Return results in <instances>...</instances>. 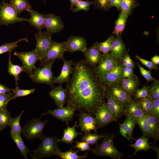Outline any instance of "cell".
<instances>
[{
  "label": "cell",
  "mask_w": 159,
  "mask_h": 159,
  "mask_svg": "<svg viewBox=\"0 0 159 159\" xmlns=\"http://www.w3.org/2000/svg\"><path fill=\"white\" fill-rule=\"evenodd\" d=\"M134 75L133 68L124 67L121 73V78L129 77Z\"/></svg>",
  "instance_id": "cell-54"
},
{
  "label": "cell",
  "mask_w": 159,
  "mask_h": 159,
  "mask_svg": "<svg viewBox=\"0 0 159 159\" xmlns=\"http://www.w3.org/2000/svg\"><path fill=\"white\" fill-rule=\"evenodd\" d=\"M67 41L58 42L52 40L47 49L44 58L40 62L41 67L50 62L54 61L57 59L63 60L64 55L67 52Z\"/></svg>",
  "instance_id": "cell-7"
},
{
  "label": "cell",
  "mask_w": 159,
  "mask_h": 159,
  "mask_svg": "<svg viewBox=\"0 0 159 159\" xmlns=\"http://www.w3.org/2000/svg\"><path fill=\"white\" fill-rule=\"evenodd\" d=\"M49 95L58 107L64 106L66 103L67 97V90L61 85H59L53 88L49 92Z\"/></svg>",
  "instance_id": "cell-21"
},
{
  "label": "cell",
  "mask_w": 159,
  "mask_h": 159,
  "mask_svg": "<svg viewBox=\"0 0 159 159\" xmlns=\"http://www.w3.org/2000/svg\"><path fill=\"white\" fill-rule=\"evenodd\" d=\"M14 94L13 92H10L5 94H0V110L6 108L10 98Z\"/></svg>",
  "instance_id": "cell-47"
},
{
  "label": "cell",
  "mask_w": 159,
  "mask_h": 159,
  "mask_svg": "<svg viewBox=\"0 0 159 159\" xmlns=\"http://www.w3.org/2000/svg\"><path fill=\"white\" fill-rule=\"evenodd\" d=\"M93 4V1H90L88 0H79L75 5V7L73 8L72 10L73 13L77 12L81 10L87 11L89 10L90 6Z\"/></svg>",
  "instance_id": "cell-43"
},
{
  "label": "cell",
  "mask_w": 159,
  "mask_h": 159,
  "mask_svg": "<svg viewBox=\"0 0 159 159\" xmlns=\"http://www.w3.org/2000/svg\"><path fill=\"white\" fill-rule=\"evenodd\" d=\"M117 59L110 53L103 55L98 65L95 67V71L99 75H102L114 68L119 62Z\"/></svg>",
  "instance_id": "cell-14"
},
{
  "label": "cell",
  "mask_w": 159,
  "mask_h": 159,
  "mask_svg": "<svg viewBox=\"0 0 159 159\" xmlns=\"http://www.w3.org/2000/svg\"><path fill=\"white\" fill-rule=\"evenodd\" d=\"M148 137L143 135L136 140L134 144L127 145L132 147L135 150L134 153L130 157L135 155L138 152L141 150L147 151L149 149L152 148L155 150L156 148L150 145L148 143Z\"/></svg>",
  "instance_id": "cell-28"
},
{
  "label": "cell",
  "mask_w": 159,
  "mask_h": 159,
  "mask_svg": "<svg viewBox=\"0 0 159 159\" xmlns=\"http://www.w3.org/2000/svg\"><path fill=\"white\" fill-rule=\"evenodd\" d=\"M124 115L134 119L145 115L137 100L132 98L124 105Z\"/></svg>",
  "instance_id": "cell-19"
},
{
  "label": "cell",
  "mask_w": 159,
  "mask_h": 159,
  "mask_svg": "<svg viewBox=\"0 0 159 159\" xmlns=\"http://www.w3.org/2000/svg\"><path fill=\"white\" fill-rule=\"evenodd\" d=\"M137 64L140 69L141 75L146 79L147 82L152 81H157L152 76L150 71L144 69L138 62L137 63Z\"/></svg>",
  "instance_id": "cell-50"
},
{
  "label": "cell",
  "mask_w": 159,
  "mask_h": 159,
  "mask_svg": "<svg viewBox=\"0 0 159 159\" xmlns=\"http://www.w3.org/2000/svg\"><path fill=\"white\" fill-rule=\"evenodd\" d=\"M70 2V9L72 10L79 0H69Z\"/></svg>",
  "instance_id": "cell-58"
},
{
  "label": "cell",
  "mask_w": 159,
  "mask_h": 159,
  "mask_svg": "<svg viewBox=\"0 0 159 159\" xmlns=\"http://www.w3.org/2000/svg\"><path fill=\"white\" fill-rule=\"evenodd\" d=\"M151 61L155 64H159V56L155 55L151 58Z\"/></svg>",
  "instance_id": "cell-57"
},
{
  "label": "cell",
  "mask_w": 159,
  "mask_h": 159,
  "mask_svg": "<svg viewBox=\"0 0 159 159\" xmlns=\"http://www.w3.org/2000/svg\"><path fill=\"white\" fill-rule=\"evenodd\" d=\"M110 95L124 106L132 98V96L125 91L119 83L106 85Z\"/></svg>",
  "instance_id": "cell-16"
},
{
  "label": "cell",
  "mask_w": 159,
  "mask_h": 159,
  "mask_svg": "<svg viewBox=\"0 0 159 159\" xmlns=\"http://www.w3.org/2000/svg\"><path fill=\"white\" fill-rule=\"evenodd\" d=\"M13 89L6 87L0 83V94H4L12 91Z\"/></svg>",
  "instance_id": "cell-56"
},
{
  "label": "cell",
  "mask_w": 159,
  "mask_h": 159,
  "mask_svg": "<svg viewBox=\"0 0 159 159\" xmlns=\"http://www.w3.org/2000/svg\"><path fill=\"white\" fill-rule=\"evenodd\" d=\"M136 58L143 64L147 67L150 70L152 69L156 70L158 69V67L156 65L153 63L152 61L145 59L138 55L136 56Z\"/></svg>",
  "instance_id": "cell-52"
},
{
  "label": "cell",
  "mask_w": 159,
  "mask_h": 159,
  "mask_svg": "<svg viewBox=\"0 0 159 159\" xmlns=\"http://www.w3.org/2000/svg\"><path fill=\"white\" fill-rule=\"evenodd\" d=\"M11 118L10 113L6 108L0 110V132L9 126Z\"/></svg>",
  "instance_id": "cell-39"
},
{
  "label": "cell",
  "mask_w": 159,
  "mask_h": 159,
  "mask_svg": "<svg viewBox=\"0 0 159 159\" xmlns=\"http://www.w3.org/2000/svg\"><path fill=\"white\" fill-rule=\"evenodd\" d=\"M137 124L135 120L130 117H127L122 123L119 124L120 132L123 137L129 140L131 143L132 139L136 140L132 137V133Z\"/></svg>",
  "instance_id": "cell-23"
},
{
  "label": "cell",
  "mask_w": 159,
  "mask_h": 159,
  "mask_svg": "<svg viewBox=\"0 0 159 159\" xmlns=\"http://www.w3.org/2000/svg\"><path fill=\"white\" fill-rule=\"evenodd\" d=\"M103 137L104 135L102 134H98L95 133H90L82 135L80 139L81 141L86 142L89 144L97 145L98 140Z\"/></svg>",
  "instance_id": "cell-41"
},
{
  "label": "cell",
  "mask_w": 159,
  "mask_h": 159,
  "mask_svg": "<svg viewBox=\"0 0 159 159\" xmlns=\"http://www.w3.org/2000/svg\"><path fill=\"white\" fill-rule=\"evenodd\" d=\"M125 45L122 38L121 34L116 36L111 45L110 54L118 59H120L125 53Z\"/></svg>",
  "instance_id": "cell-24"
},
{
  "label": "cell",
  "mask_w": 159,
  "mask_h": 159,
  "mask_svg": "<svg viewBox=\"0 0 159 159\" xmlns=\"http://www.w3.org/2000/svg\"><path fill=\"white\" fill-rule=\"evenodd\" d=\"M148 87L144 86L140 89H136L133 95L134 99L138 100L140 98L148 96Z\"/></svg>",
  "instance_id": "cell-48"
},
{
  "label": "cell",
  "mask_w": 159,
  "mask_h": 159,
  "mask_svg": "<svg viewBox=\"0 0 159 159\" xmlns=\"http://www.w3.org/2000/svg\"><path fill=\"white\" fill-rule=\"evenodd\" d=\"M135 119L143 132V135L148 138L150 137L148 123L146 115Z\"/></svg>",
  "instance_id": "cell-40"
},
{
  "label": "cell",
  "mask_w": 159,
  "mask_h": 159,
  "mask_svg": "<svg viewBox=\"0 0 159 159\" xmlns=\"http://www.w3.org/2000/svg\"><path fill=\"white\" fill-rule=\"evenodd\" d=\"M77 115L79 117V122L77 126L80 127L85 135L90 133L91 130L95 132H97L98 128L95 116L84 112H80Z\"/></svg>",
  "instance_id": "cell-9"
},
{
  "label": "cell",
  "mask_w": 159,
  "mask_h": 159,
  "mask_svg": "<svg viewBox=\"0 0 159 159\" xmlns=\"http://www.w3.org/2000/svg\"><path fill=\"white\" fill-rule=\"evenodd\" d=\"M0 26H7L17 22L27 21L28 19L18 17L17 12L14 7L4 0L0 4Z\"/></svg>",
  "instance_id": "cell-6"
},
{
  "label": "cell",
  "mask_w": 159,
  "mask_h": 159,
  "mask_svg": "<svg viewBox=\"0 0 159 159\" xmlns=\"http://www.w3.org/2000/svg\"><path fill=\"white\" fill-rule=\"evenodd\" d=\"M95 116L98 129L102 128L112 122L116 121L105 101L97 109Z\"/></svg>",
  "instance_id": "cell-11"
},
{
  "label": "cell",
  "mask_w": 159,
  "mask_h": 159,
  "mask_svg": "<svg viewBox=\"0 0 159 159\" xmlns=\"http://www.w3.org/2000/svg\"><path fill=\"white\" fill-rule=\"evenodd\" d=\"M9 2L16 10L18 15L24 11L29 12L32 8L28 0H9Z\"/></svg>",
  "instance_id": "cell-34"
},
{
  "label": "cell",
  "mask_w": 159,
  "mask_h": 159,
  "mask_svg": "<svg viewBox=\"0 0 159 159\" xmlns=\"http://www.w3.org/2000/svg\"><path fill=\"white\" fill-rule=\"evenodd\" d=\"M148 123L150 137L156 141L159 138V117L151 115H146Z\"/></svg>",
  "instance_id": "cell-29"
},
{
  "label": "cell",
  "mask_w": 159,
  "mask_h": 159,
  "mask_svg": "<svg viewBox=\"0 0 159 159\" xmlns=\"http://www.w3.org/2000/svg\"><path fill=\"white\" fill-rule=\"evenodd\" d=\"M128 16L121 11L120 13L115 21L114 29L113 33L117 36L121 34L125 29V24Z\"/></svg>",
  "instance_id": "cell-32"
},
{
  "label": "cell",
  "mask_w": 159,
  "mask_h": 159,
  "mask_svg": "<svg viewBox=\"0 0 159 159\" xmlns=\"http://www.w3.org/2000/svg\"><path fill=\"white\" fill-rule=\"evenodd\" d=\"M10 137L19 150L21 155L25 159H27V154L30 151V150L24 144L21 138V135L10 132Z\"/></svg>",
  "instance_id": "cell-31"
},
{
  "label": "cell",
  "mask_w": 159,
  "mask_h": 159,
  "mask_svg": "<svg viewBox=\"0 0 159 159\" xmlns=\"http://www.w3.org/2000/svg\"><path fill=\"white\" fill-rule=\"evenodd\" d=\"M43 0V1H44V2L45 3L46 1L47 0Z\"/></svg>",
  "instance_id": "cell-59"
},
{
  "label": "cell",
  "mask_w": 159,
  "mask_h": 159,
  "mask_svg": "<svg viewBox=\"0 0 159 159\" xmlns=\"http://www.w3.org/2000/svg\"><path fill=\"white\" fill-rule=\"evenodd\" d=\"M44 25L46 31L52 34L59 32L64 28L60 17L52 13L45 14Z\"/></svg>",
  "instance_id": "cell-13"
},
{
  "label": "cell",
  "mask_w": 159,
  "mask_h": 159,
  "mask_svg": "<svg viewBox=\"0 0 159 159\" xmlns=\"http://www.w3.org/2000/svg\"><path fill=\"white\" fill-rule=\"evenodd\" d=\"M139 82L138 77L134 74L129 77L121 78L118 83L125 91L132 96L137 89Z\"/></svg>",
  "instance_id": "cell-25"
},
{
  "label": "cell",
  "mask_w": 159,
  "mask_h": 159,
  "mask_svg": "<svg viewBox=\"0 0 159 159\" xmlns=\"http://www.w3.org/2000/svg\"><path fill=\"white\" fill-rule=\"evenodd\" d=\"M78 150H72V148L65 152H62L59 149L56 152L55 155L59 156L62 159H81L87 157V154L82 155H78Z\"/></svg>",
  "instance_id": "cell-33"
},
{
  "label": "cell",
  "mask_w": 159,
  "mask_h": 159,
  "mask_svg": "<svg viewBox=\"0 0 159 159\" xmlns=\"http://www.w3.org/2000/svg\"><path fill=\"white\" fill-rule=\"evenodd\" d=\"M121 0H109V4L110 8L115 7L117 10L121 11L120 2Z\"/></svg>",
  "instance_id": "cell-55"
},
{
  "label": "cell",
  "mask_w": 159,
  "mask_h": 159,
  "mask_svg": "<svg viewBox=\"0 0 159 159\" xmlns=\"http://www.w3.org/2000/svg\"><path fill=\"white\" fill-rule=\"evenodd\" d=\"M139 5V3L138 0H121V11L129 16L133 9Z\"/></svg>",
  "instance_id": "cell-35"
},
{
  "label": "cell",
  "mask_w": 159,
  "mask_h": 159,
  "mask_svg": "<svg viewBox=\"0 0 159 159\" xmlns=\"http://www.w3.org/2000/svg\"><path fill=\"white\" fill-rule=\"evenodd\" d=\"M122 58V64L124 67L133 69L135 68V63L131 59L127 52L125 53Z\"/></svg>",
  "instance_id": "cell-51"
},
{
  "label": "cell",
  "mask_w": 159,
  "mask_h": 159,
  "mask_svg": "<svg viewBox=\"0 0 159 159\" xmlns=\"http://www.w3.org/2000/svg\"><path fill=\"white\" fill-rule=\"evenodd\" d=\"M104 95L107 100V105L117 121L124 115V106L110 95L106 87Z\"/></svg>",
  "instance_id": "cell-18"
},
{
  "label": "cell",
  "mask_w": 159,
  "mask_h": 159,
  "mask_svg": "<svg viewBox=\"0 0 159 159\" xmlns=\"http://www.w3.org/2000/svg\"><path fill=\"white\" fill-rule=\"evenodd\" d=\"M12 91L14 94L10 98V101L19 97L25 96L33 93L35 91V89L22 90L20 89L18 86H16L15 88L13 89Z\"/></svg>",
  "instance_id": "cell-44"
},
{
  "label": "cell",
  "mask_w": 159,
  "mask_h": 159,
  "mask_svg": "<svg viewBox=\"0 0 159 159\" xmlns=\"http://www.w3.org/2000/svg\"><path fill=\"white\" fill-rule=\"evenodd\" d=\"M62 61L63 64L61 73L58 76L54 77V84L57 83L61 85L62 83H67L69 80L70 76L72 73L73 61L72 60H66L64 59Z\"/></svg>",
  "instance_id": "cell-20"
},
{
  "label": "cell",
  "mask_w": 159,
  "mask_h": 159,
  "mask_svg": "<svg viewBox=\"0 0 159 159\" xmlns=\"http://www.w3.org/2000/svg\"><path fill=\"white\" fill-rule=\"evenodd\" d=\"M39 147L33 150V158L42 159L53 155L59 149V139L56 136H44Z\"/></svg>",
  "instance_id": "cell-3"
},
{
  "label": "cell",
  "mask_w": 159,
  "mask_h": 159,
  "mask_svg": "<svg viewBox=\"0 0 159 159\" xmlns=\"http://www.w3.org/2000/svg\"><path fill=\"white\" fill-rule=\"evenodd\" d=\"M48 120L42 121L40 118H33L29 121L22 128V133L26 139L41 140L44 136L43 130Z\"/></svg>",
  "instance_id": "cell-4"
},
{
  "label": "cell",
  "mask_w": 159,
  "mask_h": 159,
  "mask_svg": "<svg viewBox=\"0 0 159 159\" xmlns=\"http://www.w3.org/2000/svg\"><path fill=\"white\" fill-rule=\"evenodd\" d=\"M83 53L85 61L88 64L95 66L100 62L103 56L93 44L87 47Z\"/></svg>",
  "instance_id": "cell-22"
},
{
  "label": "cell",
  "mask_w": 159,
  "mask_h": 159,
  "mask_svg": "<svg viewBox=\"0 0 159 159\" xmlns=\"http://www.w3.org/2000/svg\"><path fill=\"white\" fill-rule=\"evenodd\" d=\"M153 108L150 115L159 117V99H153Z\"/></svg>",
  "instance_id": "cell-53"
},
{
  "label": "cell",
  "mask_w": 159,
  "mask_h": 159,
  "mask_svg": "<svg viewBox=\"0 0 159 159\" xmlns=\"http://www.w3.org/2000/svg\"><path fill=\"white\" fill-rule=\"evenodd\" d=\"M124 67L122 63L119 62L109 72L102 75H98L102 82L106 85L118 83L121 79L122 72Z\"/></svg>",
  "instance_id": "cell-15"
},
{
  "label": "cell",
  "mask_w": 159,
  "mask_h": 159,
  "mask_svg": "<svg viewBox=\"0 0 159 159\" xmlns=\"http://www.w3.org/2000/svg\"><path fill=\"white\" fill-rule=\"evenodd\" d=\"M67 42V51L71 53L78 51L84 53L87 48V41L83 37L70 36Z\"/></svg>",
  "instance_id": "cell-17"
},
{
  "label": "cell",
  "mask_w": 159,
  "mask_h": 159,
  "mask_svg": "<svg viewBox=\"0 0 159 159\" xmlns=\"http://www.w3.org/2000/svg\"><path fill=\"white\" fill-rule=\"evenodd\" d=\"M148 87V96L153 99H159V84L158 81Z\"/></svg>",
  "instance_id": "cell-45"
},
{
  "label": "cell",
  "mask_w": 159,
  "mask_h": 159,
  "mask_svg": "<svg viewBox=\"0 0 159 159\" xmlns=\"http://www.w3.org/2000/svg\"><path fill=\"white\" fill-rule=\"evenodd\" d=\"M75 145L73 147L74 148H77L81 151H87L92 150L90 144L86 142L79 141L77 139L75 142Z\"/></svg>",
  "instance_id": "cell-49"
},
{
  "label": "cell",
  "mask_w": 159,
  "mask_h": 159,
  "mask_svg": "<svg viewBox=\"0 0 159 159\" xmlns=\"http://www.w3.org/2000/svg\"><path fill=\"white\" fill-rule=\"evenodd\" d=\"M104 139L101 143L96 147L92 149L91 151L97 156H106L115 159H121L125 156L120 152L114 145L113 140L114 135L105 134Z\"/></svg>",
  "instance_id": "cell-2"
},
{
  "label": "cell",
  "mask_w": 159,
  "mask_h": 159,
  "mask_svg": "<svg viewBox=\"0 0 159 159\" xmlns=\"http://www.w3.org/2000/svg\"><path fill=\"white\" fill-rule=\"evenodd\" d=\"M66 122L67 127L66 129H64L63 137L59 139V142L67 144H72L74 142V139L78 135L82 134V132H78L76 130L75 128L77 125V121L75 122L74 125L72 127H69L68 122Z\"/></svg>",
  "instance_id": "cell-27"
},
{
  "label": "cell",
  "mask_w": 159,
  "mask_h": 159,
  "mask_svg": "<svg viewBox=\"0 0 159 159\" xmlns=\"http://www.w3.org/2000/svg\"><path fill=\"white\" fill-rule=\"evenodd\" d=\"M8 64V72L10 75L14 77L16 85L18 86V81L19 80V75L21 72H25V69L22 66H20L12 63L11 60L10 52H9Z\"/></svg>",
  "instance_id": "cell-30"
},
{
  "label": "cell",
  "mask_w": 159,
  "mask_h": 159,
  "mask_svg": "<svg viewBox=\"0 0 159 159\" xmlns=\"http://www.w3.org/2000/svg\"><path fill=\"white\" fill-rule=\"evenodd\" d=\"M14 54L21 60L25 72L27 73L29 76H31L33 69L35 67V64L40 60L39 56L35 49L28 52L15 51Z\"/></svg>",
  "instance_id": "cell-8"
},
{
  "label": "cell",
  "mask_w": 159,
  "mask_h": 159,
  "mask_svg": "<svg viewBox=\"0 0 159 159\" xmlns=\"http://www.w3.org/2000/svg\"><path fill=\"white\" fill-rule=\"evenodd\" d=\"M24 112V111L22 110L18 116L11 118L9 125L11 128L10 132L21 135L22 128L20 125V120Z\"/></svg>",
  "instance_id": "cell-38"
},
{
  "label": "cell",
  "mask_w": 159,
  "mask_h": 159,
  "mask_svg": "<svg viewBox=\"0 0 159 159\" xmlns=\"http://www.w3.org/2000/svg\"><path fill=\"white\" fill-rule=\"evenodd\" d=\"M137 100L145 115H150L153 108V99L148 96Z\"/></svg>",
  "instance_id": "cell-36"
},
{
  "label": "cell",
  "mask_w": 159,
  "mask_h": 159,
  "mask_svg": "<svg viewBox=\"0 0 159 159\" xmlns=\"http://www.w3.org/2000/svg\"><path fill=\"white\" fill-rule=\"evenodd\" d=\"M93 4L95 8L103 11H106L111 8L109 6V0H94Z\"/></svg>",
  "instance_id": "cell-46"
},
{
  "label": "cell",
  "mask_w": 159,
  "mask_h": 159,
  "mask_svg": "<svg viewBox=\"0 0 159 159\" xmlns=\"http://www.w3.org/2000/svg\"><path fill=\"white\" fill-rule=\"evenodd\" d=\"M73 65L71 77L65 88L67 106L95 116L97 109L105 101L106 85L97 74L96 66L88 64L83 59L75 62Z\"/></svg>",
  "instance_id": "cell-1"
},
{
  "label": "cell",
  "mask_w": 159,
  "mask_h": 159,
  "mask_svg": "<svg viewBox=\"0 0 159 159\" xmlns=\"http://www.w3.org/2000/svg\"><path fill=\"white\" fill-rule=\"evenodd\" d=\"M36 45L35 49L39 58L40 62L43 59L45 53L52 41V34L46 32H38L34 35Z\"/></svg>",
  "instance_id": "cell-10"
},
{
  "label": "cell",
  "mask_w": 159,
  "mask_h": 159,
  "mask_svg": "<svg viewBox=\"0 0 159 159\" xmlns=\"http://www.w3.org/2000/svg\"><path fill=\"white\" fill-rule=\"evenodd\" d=\"M114 36L111 35L105 41L101 42H96L93 44L103 53V55H105L110 51L111 44L115 38Z\"/></svg>",
  "instance_id": "cell-37"
},
{
  "label": "cell",
  "mask_w": 159,
  "mask_h": 159,
  "mask_svg": "<svg viewBox=\"0 0 159 159\" xmlns=\"http://www.w3.org/2000/svg\"><path fill=\"white\" fill-rule=\"evenodd\" d=\"M29 12L30 14L31 17L27 19V22L31 25L35 27L38 32L42 31V29L44 28L45 14L37 12L32 8Z\"/></svg>",
  "instance_id": "cell-26"
},
{
  "label": "cell",
  "mask_w": 159,
  "mask_h": 159,
  "mask_svg": "<svg viewBox=\"0 0 159 159\" xmlns=\"http://www.w3.org/2000/svg\"><path fill=\"white\" fill-rule=\"evenodd\" d=\"M75 110L69 106L58 107L53 110H48L47 112L42 113L41 117L45 115L50 114L53 117L62 122H68L73 119L75 113Z\"/></svg>",
  "instance_id": "cell-12"
},
{
  "label": "cell",
  "mask_w": 159,
  "mask_h": 159,
  "mask_svg": "<svg viewBox=\"0 0 159 159\" xmlns=\"http://www.w3.org/2000/svg\"><path fill=\"white\" fill-rule=\"evenodd\" d=\"M25 41L28 42V41L27 38H21L18 40L9 43H6L0 46V54L6 52H11L13 50L18 47L17 44L19 42Z\"/></svg>",
  "instance_id": "cell-42"
},
{
  "label": "cell",
  "mask_w": 159,
  "mask_h": 159,
  "mask_svg": "<svg viewBox=\"0 0 159 159\" xmlns=\"http://www.w3.org/2000/svg\"><path fill=\"white\" fill-rule=\"evenodd\" d=\"M54 61L44 64L42 68L35 67L30 78L34 82L38 84L44 83L49 85L52 88L54 87L53 80L54 77L52 68Z\"/></svg>",
  "instance_id": "cell-5"
}]
</instances>
